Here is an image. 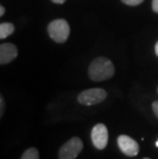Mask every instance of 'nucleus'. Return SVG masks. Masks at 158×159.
<instances>
[{
    "instance_id": "1",
    "label": "nucleus",
    "mask_w": 158,
    "mask_h": 159,
    "mask_svg": "<svg viewBox=\"0 0 158 159\" xmlns=\"http://www.w3.org/2000/svg\"><path fill=\"white\" fill-rule=\"evenodd\" d=\"M115 73L113 63L105 57H99L90 63L88 67V76L89 78L100 82L113 77Z\"/></svg>"
},
{
    "instance_id": "2",
    "label": "nucleus",
    "mask_w": 158,
    "mask_h": 159,
    "mask_svg": "<svg viewBox=\"0 0 158 159\" xmlns=\"http://www.w3.org/2000/svg\"><path fill=\"white\" fill-rule=\"evenodd\" d=\"M49 37L56 43H64L67 41L70 35V26L66 20L56 19L52 21L47 26Z\"/></svg>"
},
{
    "instance_id": "3",
    "label": "nucleus",
    "mask_w": 158,
    "mask_h": 159,
    "mask_svg": "<svg viewBox=\"0 0 158 159\" xmlns=\"http://www.w3.org/2000/svg\"><path fill=\"white\" fill-rule=\"evenodd\" d=\"M82 149V141L79 138L74 137L61 147L59 151V159H75Z\"/></svg>"
},
{
    "instance_id": "4",
    "label": "nucleus",
    "mask_w": 158,
    "mask_h": 159,
    "mask_svg": "<svg viewBox=\"0 0 158 159\" xmlns=\"http://www.w3.org/2000/svg\"><path fill=\"white\" fill-rule=\"evenodd\" d=\"M107 98V93L103 89H89L83 90L78 96V102L85 106H93L102 103Z\"/></svg>"
},
{
    "instance_id": "5",
    "label": "nucleus",
    "mask_w": 158,
    "mask_h": 159,
    "mask_svg": "<svg viewBox=\"0 0 158 159\" xmlns=\"http://www.w3.org/2000/svg\"><path fill=\"white\" fill-rule=\"evenodd\" d=\"M108 129L106 125L103 123H99L93 126L92 130V141L93 144L97 149L103 150L108 144Z\"/></svg>"
},
{
    "instance_id": "6",
    "label": "nucleus",
    "mask_w": 158,
    "mask_h": 159,
    "mask_svg": "<svg viewBox=\"0 0 158 159\" xmlns=\"http://www.w3.org/2000/svg\"><path fill=\"white\" fill-rule=\"evenodd\" d=\"M117 143H118L119 149L127 156H136L139 153L140 147L139 144L137 143L136 141L132 139L129 136H125V134H122V136H119L118 140H117Z\"/></svg>"
},
{
    "instance_id": "7",
    "label": "nucleus",
    "mask_w": 158,
    "mask_h": 159,
    "mask_svg": "<svg viewBox=\"0 0 158 159\" xmlns=\"http://www.w3.org/2000/svg\"><path fill=\"white\" fill-rule=\"evenodd\" d=\"M18 57V48L12 43H2L0 45V64H6L12 62Z\"/></svg>"
},
{
    "instance_id": "8",
    "label": "nucleus",
    "mask_w": 158,
    "mask_h": 159,
    "mask_svg": "<svg viewBox=\"0 0 158 159\" xmlns=\"http://www.w3.org/2000/svg\"><path fill=\"white\" fill-rule=\"evenodd\" d=\"M15 31V26L11 23H1L0 24V38L5 39L11 36Z\"/></svg>"
},
{
    "instance_id": "9",
    "label": "nucleus",
    "mask_w": 158,
    "mask_h": 159,
    "mask_svg": "<svg viewBox=\"0 0 158 159\" xmlns=\"http://www.w3.org/2000/svg\"><path fill=\"white\" fill-rule=\"evenodd\" d=\"M21 159H39V153L35 148H29L24 152Z\"/></svg>"
},
{
    "instance_id": "10",
    "label": "nucleus",
    "mask_w": 158,
    "mask_h": 159,
    "mask_svg": "<svg viewBox=\"0 0 158 159\" xmlns=\"http://www.w3.org/2000/svg\"><path fill=\"white\" fill-rule=\"evenodd\" d=\"M121 1L126 5L129 6H137L141 4L142 2H144V0H121Z\"/></svg>"
},
{
    "instance_id": "11",
    "label": "nucleus",
    "mask_w": 158,
    "mask_h": 159,
    "mask_svg": "<svg viewBox=\"0 0 158 159\" xmlns=\"http://www.w3.org/2000/svg\"><path fill=\"white\" fill-rule=\"evenodd\" d=\"M3 112H4V100H3V97H0V116H2Z\"/></svg>"
},
{
    "instance_id": "12",
    "label": "nucleus",
    "mask_w": 158,
    "mask_h": 159,
    "mask_svg": "<svg viewBox=\"0 0 158 159\" xmlns=\"http://www.w3.org/2000/svg\"><path fill=\"white\" fill-rule=\"evenodd\" d=\"M152 109H153L154 113H155V115L158 118V101H156V102H154L152 104Z\"/></svg>"
},
{
    "instance_id": "13",
    "label": "nucleus",
    "mask_w": 158,
    "mask_h": 159,
    "mask_svg": "<svg viewBox=\"0 0 158 159\" xmlns=\"http://www.w3.org/2000/svg\"><path fill=\"white\" fill-rule=\"evenodd\" d=\"M152 9L158 13V0H153L152 1Z\"/></svg>"
},
{
    "instance_id": "14",
    "label": "nucleus",
    "mask_w": 158,
    "mask_h": 159,
    "mask_svg": "<svg viewBox=\"0 0 158 159\" xmlns=\"http://www.w3.org/2000/svg\"><path fill=\"white\" fill-rule=\"evenodd\" d=\"M53 3H56V4H63V3L66 2V0H52Z\"/></svg>"
},
{
    "instance_id": "15",
    "label": "nucleus",
    "mask_w": 158,
    "mask_h": 159,
    "mask_svg": "<svg viewBox=\"0 0 158 159\" xmlns=\"http://www.w3.org/2000/svg\"><path fill=\"white\" fill-rule=\"evenodd\" d=\"M4 12H5L4 6H3V5H0V16H2L3 15H4Z\"/></svg>"
},
{
    "instance_id": "16",
    "label": "nucleus",
    "mask_w": 158,
    "mask_h": 159,
    "mask_svg": "<svg viewBox=\"0 0 158 159\" xmlns=\"http://www.w3.org/2000/svg\"><path fill=\"white\" fill-rule=\"evenodd\" d=\"M155 53H156V56L158 57V41L156 42V44H155Z\"/></svg>"
},
{
    "instance_id": "17",
    "label": "nucleus",
    "mask_w": 158,
    "mask_h": 159,
    "mask_svg": "<svg viewBox=\"0 0 158 159\" xmlns=\"http://www.w3.org/2000/svg\"><path fill=\"white\" fill-rule=\"evenodd\" d=\"M155 145H156V147L158 148V140H157V142H156V144H155Z\"/></svg>"
},
{
    "instance_id": "18",
    "label": "nucleus",
    "mask_w": 158,
    "mask_h": 159,
    "mask_svg": "<svg viewBox=\"0 0 158 159\" xmlns=\"http://www.w3.org/2000/svg\"><path fill=\"white\" fill-rule=\"evenodd\" d=\"M144 159H150V158H144Z\"/></svg>"
}]
</instances>
